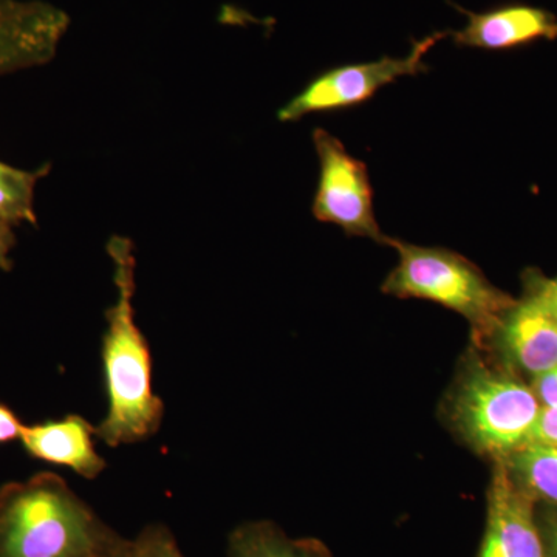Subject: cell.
Returning <instances> with one entry per match:
<instances>
[{
	"label": "cell",
	"mask_w": 557,
	"mask_h": 557,
	"mask_svg": "<svg viewBox=\"0 0 557 557\" xmlns=\"http://www.w3.org/2000/svg\"><path fill=\"white\" fill-rule=\"evenodd\" d=\"M124 541L60 475L0 487V557H100Z\"/></svg>",
	"instance_id": "obj_2"
},
{
	"label": "cell",
	"mask_w": 557,
	"mask_h": 557,
	"mask_svg": "<svg viewBox=\"0 0 557 557\" xmlns=\"http://www.w3.org/2000/svg\"><path fill=\"white\" fill-rule=\"evenodd\" d=\"M537 505L496 461L486 494V525L478 557H548Z\"/></svg>",
	"instance_id": "obj_8"
},
{
	"label": "cell",
	"mask_w": 557,
	"mask_h": 557,
	"mask_svg": "<svg viewBox=\"0 0 557 557\" xmlns=\"http://www.w3.org/2000/svg\"><path fill=\"white\" fill-rule=\"evenodd\" d=\"M446 36L448 32L434 33L417 40L408 57H384L379 61L327 70L310 81L284 108L278 109L277 119L282 123H292L310 113L338 112L362 104L394 81L428 72L424 57Z\"/></svg>",
	"instance_id": "obj_5"
},
{
	"label": "cell",
	"mask_w": 557,
	"mask_h": 557,
	"mask_svg": "<svg viewBox=\"0 0 557 557\" xmlns=\"http://www.w3.org/2000/svg\"><path fill=\"white\" fill-rule=\"evenodd\" d=\"M108 252L119 296L106 313L108 330L102 338V368L109 408L95 434L106 445L116 448L157 434L164 405L153 394L149 344L135 321L134 245L127 237L113 236Z\"/></svg>",
	"instance_id": "obj_1"
},
{
	"label": "cell",
	"mask_w": 557,
	"mask_h": 557,
	"mask_svg": "<svg viewBox=\"0 0 557 557\" xmlns=\"http://www.w3.org/2000/svg\"><path fill=\"white\" fill-rule=\"evenodd\" d=\"M533 443L557 449V408H542Z\"/></svg>",
	"instance_id": "obj_17"
},
{
	"label": "cell",
	"mask_w": 557,
	"mask_h": 557,
	"mask_svg": "<svg viewBox=\"0 0 557 557\" xmlns=\"http://www.w3.org/2000/svg\"><path fill=\"white\" fill-rule=\"evenodd\" d=\"M94 435L95 426L86 418L67 416L24 426L20 440L36 460L73 469L84 479H97L106 461L95 449Z\"/></svg>",
	"instance_id": "obj_11"
},
{
	"label": "cell",
	"mask_w": 557,
	"mask_h": 557,
	"mask_svg": "<svg viewBox=\"0 0 557 557\" xmlns=\"http://www.w3.org/2000/svg\"><path fill=\"white\" fill-rule=\"evenodd\" d=\"M24 424L9 406L0 405V443L20 440Z\"/></svg>",
	"instance_id": "obj_19"
},
{
	"label": "cell",
	"mask_w": 557,
	"mask_h": 557,
	"mask_svg": "<svg viewBox=\"0 0 557 557\" xmlns=\"http://www.w3.org/2000/svg\"><path fill=\"white\" fill-rule=\"evenodd\" d=\"M461 30L448 32L461 47L482 50H511L541 39L557 38V17L544 9L531 5H505L471 13Z\"/></svg>",
	"instance_id": "obj_10"
},
{
	"label": "cell",
	"mask_w": 557,
	"mask_h": 557,
	"mask_svg": "<svg viewBox=\"0 0 557 557\" xmlns=\"http://www.w3.org/2000/svg\"><path fill=\"white\" fill-rule=\"evenodd\" d=\"M398 265L383 282V293L399 299H421L456 311L471 325L474 346H482L516 298L487 281L475 263L445 248L418 247L388 239Z\"/></svg>",
	"instance_id": "obj_4"
},
{
	"label": "cell",
	"mask_w": 557,
	"mask_h": 557,
	"mask_svg": "<svg viewBox=\"0 0 557 557\" xmlns=\"http://www.w3.org/2000/svg\"><path fill=\"white\" fill-rule=\"evenodd\" d=\"M69 25L65 11L42 0H0V75L49 64Z\"/></svg>",
	"instance_id": "obj_9"
},
{
	"label": "cell",
	"mask_w": 557,
	"mask_h": 557,
	"mask_svg": "<svg viewBox=\"0 0 557 557\" xmlns=\"http://www.w3.org/2000/svg\"><path fill=\"white\" fill-rule=\"evenodd\" d=\"M541 277L537 270L523 273L522 296L479 347L528 383L557 364V319L545 299Z\"/></svg>",
	"instance_id": "obj_7"
},
{
	"label": "cell",
	"mask_w": 557,
	"mask_h": 557,
	"mask_svg": "<svg viewBox=\"0 0 557 557\" xmlns=\"http://www.w3.org/2000/svg\"><path fill=\"white\" fill-rule=\"evenodd\" d=\"M542 406L528 381L472 346L446 397L450 429L479 456L507 461L533 443Z\"/></svg>",
	"instance_id": "obj_3"
},
{
	"label": "cell",
	"mask_w": 557,
	"mask_h": 557,
	"mask_svg": "<svg viewBox=\"0 0 557 557\" xmlns=\"http://www.w3.org/2000/svg\"><path fill=\"white\" fill-rule=\"evenodd\" d=\"M230 557H333L318 539H293L273 522L242 523L228 539Z\"/></svg>",
	"instance_id": "obj_12"
},
{
	"label": "cell",
	"mask_w": 557,
	"mask_h": 557,
	"mask_svg": "<svg viewBox=\"0 0 557 557\" xmlns=\"http://www.w3.org/2000/svg\"><path fill=\"white\" fill-rule=\"evenodd\" d=\"M502 463L536 505L557 508V449L531 443Z\"/></svg>",
	"instance_id": "obj_13"
},
{
	"label": "cell",
	"mask_w": 557,
	"mask_h": 557,
	"mask_svg": "<svg viewBox=\"0 0 557 557\" xmlns=\"http://www.w3.org/2000/svg\"><path fill=\"white\" fill-rule=\"evenodd\" d=\"M541 284L542 289H544L545 299H547L549 309H552L557 319V277L549 278L542 274Z\"/></svg>",
	"instance_id": "obj_21"
},
{
	"label": "cell",
	"mask_w": 557,
	"mask_h": 557,
	"mask_svg": "<svg viewBox=\"0 0 557 557\" xmlns=\"http://www.w3.org/2000/svg\"><path fill=\"white\" fill-rule=\"evenodd\" d=\"M51 164L35 171L20 170L0 160V222L9 225H38L35 211V190L39 180L50 174Z\"/></svg>",
	"instance_id": "obj_14"
},
{
	"label": "cell",
	"mask_w": 557,
	"mask_h": 557,
	"mask_svg": "<svg viewBox=\"0 0 557 557\" xmlns=\"http://www.w3.org/2000/svg\"><path fill=\"white\" fill-rule=\"evenodd\" d=\"M14 245H16V236H14L13 226L0 222V270L11 271L13 269V260L10 255Z\"/></svg>",
	"instance_id": "obj_20"
},
{
	"label": "cell",
	"mask_w": 557,
	"mask_h": 557,
	"mask_svg": "<svg viewBox=\"0 0 557 557\" xmlns=\"http://www.w3.org/2000/svg\"><path fill=\"white\" fill-rule=\"evenodd\" d=\"M100 557H135L134 544H132V541H127L126 539L120 547H116L115 549H112V552L106 553V555Z\"/></svg>",
	"instance_id": "obj_22"
},
{
	"label": "cell",
	"mask_w": 557,
	"mask_h": 557,
	"mask_svg": "<svg viewBox=\"0 0 557 557\" xmlns=\"http://www.w3.org/2000/svg\"><path fill=\"white\" fill-rule=\"evenodd\" d=\"M542 408H557V364L530 381Z\"/></svg>",
	"instance_id": "obj_16"
},
{
	"label": "cell",
	"mask_w": 557,
	"mask_h": 557,
	"mask_svg": "<svg viewBox=\"0 0 557 557\" xmlns=\"http://www.w3.org/2000/svg\"><path fill=\"white\" fill-rule=\"evenodd\" d=\"M132 544L135 557H185L170 528L161 523L146 527Z\"/></svg>",
	"instance_id": "obj_15"
},
{
	"label": "cell",
	"mask_w": 557,
	"mask_h": 557,
	"mask_svg": "<svg viewBox=\"0 0 557 557\" xmlns=\"http://www.w3.org/2000/svg\"><path fill=\"white\" fill-rule=\"evenodd\" d=\"M547 508L544 515L541 518L537 516L539 525H541L548 557H557V508Z\"/></svg>",
	"instance_id": "obj_18"
},
{
	"label": "cell",
	"mask_w": 557,
	"mask_h": 557,
	"mask_svg": "<svg viewBox=\"0 0 557 557\" xmlns=\"http://www.w3.org/2000/svg\"><path fill=\"white\" fill-rule=\"evenodd\" d=\"M313 145L319 159L318 189L311 207L314 218L341 226L347 236L366 237L387 247L391 237L381 231L375 218L368 166L321 127L313 131Z\"/></svg>",
	"instance_id": "obj_6"
}]
</instances>
